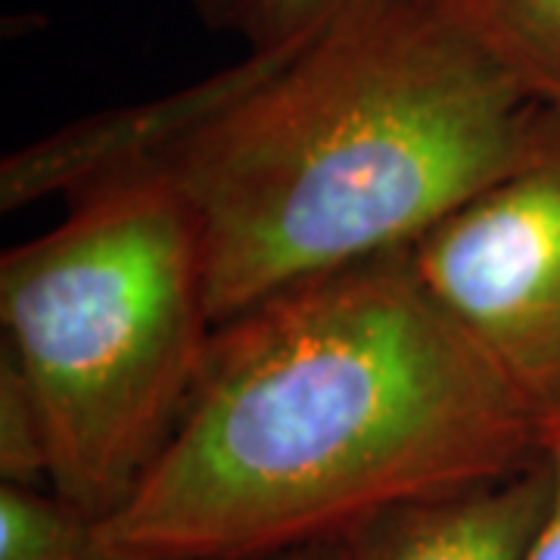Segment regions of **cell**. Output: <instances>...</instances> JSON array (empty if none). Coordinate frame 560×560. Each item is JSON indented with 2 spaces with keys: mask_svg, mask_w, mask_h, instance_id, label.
Returning <instances> with one entry per match:
<instances>
[{
  "mask_svg": "<svg viewBox=\"0 0 560 560\" xmlns=\"http://www.w3.org/2000/svg\"><path fill=\"white\" fill-rule=\"evenodd\" d=\"M541 121L436 3L355 0L165 168L200 224L215 324L411 249L511 175Z\"/></svg>",
  "mask_w": 560,
  "mask_h": 560,
  "instance_id": "7a4b0ae2",
  "label": "cell"
},
{
  "mask_svg": "<svg viewBox=\"0 0 560 560\" xmlns=\"http://www.w3.org/2000/svg\"><path fill=\"white\" fill-rule=\"evenodd\" d=\"M0 560H153L103 533V521L54 489L0 486Z\"/></svg>",
  "mask_w": 560,
  "mask_h": 560,
  "instance_id": "ba28073f",
  "label": "cell"
},
{
  "mask_svg": "<svg viewBox=\"0 0 560 560\" xmlns=\"http://www.w3.org/2000/svg\"><path fill=\"white\" fill-rule=\"evenodd\" d=\"M253 560H346V545L342 539H320L296 548H283L275 555H261Z\"/></svg>",
  "mask_w": 560,
  "mask_h": 560,
  "instance_id": "4fadbf2b",
  "label": "cell"
},
{
  "mask_svg": "<svg viewBox=\"0 0 560 560\" xmlns=\"http://www.w3.org/2000/svg\"><path fill=\"white\" fill-rule=\"evenodd\" d=\"M197 16L215 32H234L249 44L256 22V0H190Z\"/></svg>",
  "mask_w": 560,
  "mask_h": 560,
  "instance_id": "7c38bea8",
  "label": "cell"
},
{
  "mask_svg": "<svg viewBox=\"0 0 560 560\" xmlns=\"http://www.w3.org/2000/svg\"><path fill=\"white\" fill-rule=\"evenodd\" d=\"M541 106L560 113V0H430Z\"/></svg>",
  "mask_w": 560,
  "mask_h": 560,
  "instance_id": "52a82bcc",
  "label": "cell"
},
{
  "mask_svg": "<svg viewBox=\"0 0 560 560\" xmlns=\"http://www.w3.org/2000/svg\"><path fill=\"white\" fill-rule=\"evenodd\" d=\"M427 293L536 411L560 415V113L533 153L408 249Z\"/></svg>",
  "mask_w": 560,
  "mask_h": 560,
  "instance_id": "277c9868",
  "label": "cell"
},
{
  "mask_svg": "<svg viewBox=\"0 0 560 560\" xmlns=\"http://www.w3.org/2000/svg\"><path fill=\"white\" fill-rule=\"evenodd\" d=\"M54 474L50 430L32 383L20 364L0 352V480L3 486L44 489Z\"/></svg>",
  "mask_w": 560,
  "mask_h": 560,
  "instance_id": "9c48e42d",
  "label": "cell"
},
{
  "mask_svg": "<svg viewBox=\"0 0 560 560\" xmlns=\"http://www.w3.org/2000/svg\"><path fill=\"white\" fill-rule=\"evenodd\" d=\"M0 320L47 418L50 489L113 517L172 440L219 327L178 184L156 172L91 190L7 249Z\"/></svg>",
  "mask_w": 560,
  "mask_h": 560,
  "instance_id": "3957f363",
  "label": "cell"
},
{
  "mask_svg": "<svg viewBox=\"0 0 560 560\" xmlns=\"http://www.w3.org/2000/svg\"><path fill=\"white\" fill-rule=\"evenodd\" d=\"M293 50L300 47L246 50L241 62L215 75L150 101L69 121L47 138L7 153L0 162V209L16 212L57 194L72 202L119 180L165 172L187 140L197 138L231 103L259 88Z\"/></svg>",
  "mask_w": 560,
  "mask_h": 560,
  "instance_id": "5b68a950",
  "label": "cell"
},
{
  "mask_svg": "<svg viewBox=\"0 0 560 560\" xmlns=\"http://www.w3.org/2000/svg\"><path fill=\"white\" fill-rule=\"evenodd\" d=\"M352 3L355 0H256V22L246 50L302 47Z\"/></svg>",
  "mask_w": 560,
  "mask_h": 560,
  "instance_id": "30bf717a",
  "label": "cell"
},
{
  "mask_svg": "<svg viewBox=\"0 0 560 560\" xmlns=\"http://www.w3.org/2000/svg\"><path fill=\"white\" fill-rule=\"evenodd\" d=\"M541 433L405 249L219 324L172 440L103 533L153 560H253L508 477L545 455Z\"/></svg>",
  "mask_w": 560,
  "mask_h": 560,
  "instance_id": "6da1fadb",
  "label": "cell"
},
{
  "mask_svg": "<svg viewBox=\"0 0 560 560\" xmlns=\"http://www.w3.org/2000/svg\"><path fill=\"white\" fill-rule=\"evenodd\" d=\"M555 482L541 455L508 477L383 508L342 536L346 560H529Z\"/></svg>",
  "mask_w": 560,
  "mask_h": 560,
  "instance_id": "8992f818",
  "label": "cell"
},
{
  "mask_svg": "<svg viewBox=\"0 0 560 560\" xmlns=\"http://www.w3.org/2000/svg\"><path fill=\"white\" fill-rule=\"evenodd\" d=\"M541 445H545V455L555 464V504H551V514L545 521L539 541L533 545V555L529 560H560V415L545 423V433H541Z\"/></svg>",
  "mask_w": 560,
  "mask_h": 560,
  "instance_id": "8fae6325",
  "label": "cell"
}]
</instances>
